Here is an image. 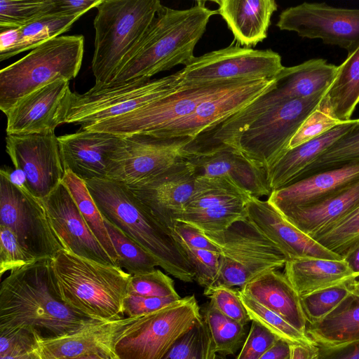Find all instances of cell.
<instances>
[{
    "mask_svg": "<svg viewBox=\"0 0 359 359\" xmlns=\"http://www.w3.org/2000/svg\"><path fill=\"white\" fill-rule=\"evenodd\" d=\"M93 320L59 298L52 259L13 270L1 283L0 330L24 328L46 339L74 332Z\"/></svg>",
    "mask_w": 359,
    "mask_h": 359,
    "instance_id": "obj_1",
    "label": "cell"
},
{
    "mask_svg": "<svg viewBox=\"0 0 359 359\" xmlns=\"http://www.w3.org/2000/svg\"><path fill=\"white\" fill-rule=\"evenodd\" d=\"M215 14L217 10L208 8L204 1L184 10L163 6L110 84L151 79L177 65L186 66L194 58L195 46Z\"/></svg>",
    "mask_w": 359,
    "mask_h": 359,
    "instance_id": "obj_2",
    "label": "cell"
},
{
    "mask_svg": "<svg viewBox=\"0 0 359 359\" xmlns=\"http://www.w3.org/2000/svg\"><path fill=\"white\" fill-rule=\"evenodd\" d=\"M85 182L104 219L150 253L165 271L183 282L195 280L194 269L171 229L127 186L108 179Z\"/></svg>",
    "mask_w": 359,
    "mask_h": 359,
    "instance_id": "obj_3",
    "label": "cell"
},
{
    "mask_svg": "<svg viewBox=\"0 0 359 359\" xmlns=\"http://www.w3.org/2000/svg\"><path fill=\"white\" fill-rule=\"evenodd\" d=\"M52 266L57 295L71 309L95 320L125 318L123 306L130 274L65 250L52 259Z\"/></svg>",
    "mask_w": 359,
    "mask_h": 359,
    "instance_id": "obj_4",
    "label": "cell"
},
{
    "mask_svg": "<svg viewBox=\"0 0 359 359\" xmlns=\"http://www.w3.org/2000/svg\"><path fill=\"white\" fill-rule=\"evenodd\" d=\"M163 5L158 0H102L93 21L95 88L110 84Z\"/></svg>",
    "mask_w": 359,
    "mask_h": 359,
    "instance_id": "obj_5",
    "label": "cell"
},
{
    "mask_svg": "<svg viewBox=\"0 0 359 359\" xmlns=\"http://www.w3.org/2000/svg\"><path fill=\"white\" fill-rule=\"evenodd\" d=\"M83 35L55 37L0 71V109L6 114L20 100L58 80L78 75L83 57Z\"/></svg>",
    "mask_w": 359,
    "mask_h": 359,
    "instance_id": "obj_6",
    "label": "cell"
},
{
    "mask_svg": "<svg viewBox=\"0 0 359 359\" xmlns=\"http://www.w3.org/2000/svg\"><path fill=\"white\" fill-rule=\"evenodd\" d=\"M194 295L137 317L117 334L114 352L119 359H163L201 318Z\"/></svg>",
    "mask_w": 359,
    "mask_h": 359,
    "instance_id": "obj_7",
    "label": "cell"
},
{
    "mask_svg": "<svg viewBox=\"0 0 359 359\" xmlns=\"http://www.w3.org/2000/svg\"><path fill=\"white\" fill-rule=\"evenodd\" d=\"M201 232L219 250L217 285L241 288L257 276L282 268L287 262L282 250L248 217L224 231Z\"/></svg>",
    "mask_w": 359,
    "mask_h": 359,
    "instance_id": "obj_8",
    "label": "cell"
},
{
    "mask_svg": "<svg viewBox=\"0 0 359 359\" xmlns=\"http://www.w3.org/2000/svg\"><path fill=\"white\" fill-rule=\"evenodd\" d=\"M180 70L155 79H138L72 93L65 123L81 126L133 111L181 87Z\"/></svg>",
    "mask_w": 359,
    "mask_h": 359,
    "instance_id": "obj_9",
    "label": "cell"
},
{
    "mask_svg": "<svg viewBox=\"0 0 359 359\" xmlns=\"http://www.w3.org/2000/svg\"><path fill=\"white\" fill-rule=\"evenodd\" d=\"M327 90L270 109L237 137L232 147L265 170L287 151L291 139Z\"/></svg>",
    "mask_w": 359,
    "mask_h": 359,
    "instance_id": "obj_10",
    "label": "cell"
},
{
    "mask_svg": "<svg viewBox=\"0 0 359 359\" xmlns=\"http://www.w3.org/2000/svg\"><path fill=\"white\" fill-rule=\"evenodd\" d=\"M0 225L9 229L36 260L53 259L64 250L41 201L27 188L13 184L5 167L0 170Z\"/></svg>",
    "mask_w": 359,
    "mask_h": 359,
    "instance_id": "obj_11",
    "label": "cell"
},
{
    "mask_svg": "<svg viewBox=\"0 0 359 359\" xmlns=\"http://www.w3.org/2000/svg\"><path fill=\"white\" fill-rule=\"evenodd\" d=\"M232 81L181 86L175 91L133 111L81 126L120 136L153 135L191 113L204 100L220 91Z\"/></svg>",
    "mask_w": 359,
    "mask_h": 359,
    "instance_id": "obj_12",
    "label": "cell"
},
{
    "mask_svg": "<svg viewBox=\"0 0 359 359\" xmlns=\"http://www.w3.org/2000/svg\"><path fill=\"white\" fill-rule=\"evenodd\" d=\"M284 66L271 50L231 43L194 58L181 72V86L240 80L273 79Z\"/></svg>",
    "mask_w": 359,
    "mask_h": 359,
    "instance_id": "obj_13",
    "label": "cell"
},
{
    "mask_svg": "<svg viewBox=\"0 0 359 359\" xmlns=\"http://www.w3.org/2000/svg\"><path fill=\"white\" fill-rule=\"evenodd\" d=\"M124 137L108 180L128 188L140 187L184 158L189 137H159L146 134Z\"/></svg>",
    "mask_w": 359,
    "mask_h": 359,
    "instance_id": "obj_14",
    "label": "cell"
},
{
    "mask_svg": "<svg viewBox=\"0 0 359 359\" xmlns=\"http://www.w3.org/2000/svg\"><path fill=\"white\" fill-rule=\"evenodd\" d=\"M276 26L303 38L319 39L346 50L348 54L359 46V8L304 2L283 11Z\"/></svg>",
    "mask_w": 359,
    "mask_h": 359,
    "instance_id": "obj_15",
    "label": "cell"
},
{
    "mask_svg": "<svg viewBox=\"0 0 359 359\" xmlns=\"http://www.w3.org/2000/svg\"><path fill=\"white\" fill-rule=\"evenodd\" d=\"M6 151L36 198H44L62 182L65 170L55 132L7 135Z\"/></svg>",
    "mask_w": 359,
    "mask_h": 359,
    "instance_id": "obj_16",
    "label": "cell"
},
{
    "mask_svg": "<svg viewBox=\"0 0 359 359\" xmlns=\"http://www.w3.org/2000/svg\"><path fill=\"white\" fill-rule=\"evenodd\" d=\"M275 81L273 79L233 81L204 100L189 115L150 135L194 138L250 104L273 87Z\"/></svg>",
    "mask_w": 359,
    "mask_h": 359,
    "instance_id": "obj_17",
    "label": "cell"
},
{
    "mask_svg": "<svg viewBox=\"0 0 359 359\" xmlns=\"http://www.w3.org/2000/svg\"><path fill=\"white\" fill-rule=\"evenodd\" d=\"M41 201L64 250L84 259L116 266L91 232L62 182Z\"/></svg>",
    "mask_w": 359,
    "mask_h": 359,
    "instance_id": "obj_18",
    "label": "cell"
},
{
    "mask_svg": "<svg viewBox=\"0 0 359 359\" xmlns=\"http://www.w3.org/2000/svg\"><path fill=\"white\" fill-rule=\"evenodd\" d=\"M72 91L69 81H54L20 100L5 115L7 135L55 132L65 123Z\"/></svg>",
    "mask_w": 359,
    "mask_h": 359,
    "instance_id": "obj_19",
    "label": "cell"
},
{
    "mask_svg": "<svg viewBox=\"0 0 359 359\" xmlns=\"http://www.w3.org/2000/svg\"><path fill=\"white\" fill-rule=\"evenodd\" d=\"M65 170L84 182L108 178L113 160L124 137L80 128L57 137Z\"/></svg>",
    "mask_w": 359,
    "mask_h": 359,
    "instance_id": "obj_20",
    "label": "cell"
},
{
    "mask_svg": "<svg viewBox=\"0 0 359 359\" xmlns=\"http://www.w3.org/2000/svg\"><path fill=\"white\" fill-rule=\"evenodd\" d=\"M196 179L194 168L182 158L144 184L129 189L172 231L192 195Z\"/></svg>",
    "mask_w": 359,
    "mask_h": 359,
    "instance_id": "obj_21",
    "label": "cell"
},
{
    "mask_svg": "<svg viewBox=\"0 0 359 359\" xmlns=\"http://www.w3.org/2000/svg\"><path fill=\"white\" fill-rule=\"evenodd\" d=\"M248 218L285 254L299 258L343 259L291 224L271 203L251 196L245 203Z\"/></svg>",
    "mask_w": 359,
    "mask_h": 359,
    "instance_id": "obj_22",
    "label": "cell"
},
{
    "mask_svg": "<svg viewBox=\"0 0 359 359\" xmlns=\"http://www.w3.org/2000/svg\"><path fill=\"white\" fill-rule=\"evenodd\" d=\"M337 72L338 66L322 58L284 67L276 76L273 86L257 99V105L266 111L281 103L311 97L327 90Z\"/></svg>",
    "mask_w": 359,
    "mask_h": 359,
    "instance_id": "obj_23",
    "label": "cell"
},
{
    "mask_svg": "<svg viewBox=\"0 0 359 359\" xmlns=\"http://www.w3.org/2000/svg\"><path fill=\"white\" fill-rule=\"evenodd\" d=\"M137 318L125 317L107 321L93 320L64 335L39 339L35 352L40 359H74L114 351L117 334Z\"/></svg>",
    "mask_w": 359,
    "mask_h": 359,
    "instance_id": "obj_24",
    "label": "cell"
},
{
    "mask_svg": "<svg viewBox=\"0 0 359 359\" xmlns=\"http://www.w3.org/2000/svg\"><path fill=\"white\" fill-rule=\"evenodd\" d=\"M184 159L193 165L196 177L228 178L255 198L269 196L271 193L265 170L234 148L225 147L208 154L189 156Z\"/></svg>",
    "mask_w": 359,
    "mask_h": 359,
    "instance_id": "obj_25",
    "label": "cell"
},
{
    "mask_svg": "<svg viewBox=\"0 0 359 359\" xmlns=\"http://www.w3.org/2000/svg\"><path fill=\"white\" fill-rule=\"evenodd\" d=\"M359 179V163L315 173L281 189L273 191L268 198L280 212L309 206L339 192Z\"/></svg>",
    "mask_w": 359,
    "mask_h": 359,
    "instance_id": "obj_26",
    "label": "cell"
},
{
    "mask_svg": "<svg viewBox=\"0 0 359 359\" xmlns=\"http://www.w3.org/2000/svg\"><path fill=\"white\" fill-rule=\"evenodd\" d=\"M239 290L306 333L307 322L301 297L284 273L277 270L267 271L253 278Z\"/></svg>",
    "mask_w": 359,
    "mask_h": 359,
    "instance_id": "obj_27",
    "label": "cell"
},
{
    "mask_svg": "<svg viewBox=\"0 0 359 359\" xmlns=\"http://www.w3.org/2000/svg\"><path fill=\"white\" fill-rule=\"evenodd\" d=\"M220 15L237 45L250 48L267 37L271 19L278 9L274 0H217Z\"/></svg>",
    "mask_w": 359,
    "mask_h": 359,
    "instance_id": "obj_28",
    "label": "cell"
},
{
    "mask_svg": "<svg viewBox=\"0 0 359 359\" xmlns=\"http://www.w3.org/2000/svg\"><path fill=\"white\" fill-rule=\"evenodd\" d=\"M357 120L343 122L328 132L285 151L277 161L265 170L271 191L294 182L303 170L346 134Z\"/></svg>",
    "mask_w": 359,
    "mask_h": 359,
    "instance_id": "obj_29",
    "label": "cell"
},
{
    "mask_svg": "<svg viewBox=\"0 0 359 359\" xmlns=\"http://www.w3.org/2000/svg\"><path fill=\"white\" fill-rule=\"evenodd\" d=\"M359 208V179L316 204L281 212L291 224L313 238Z\"/></svg>",
    "mask_w": 359,
    "mask_h": 359,
    "instance_id": "obj_30",
    "label": "cell"
},
{
    "mask_svg": "<svg viewBox=\"0 0 359 359\" xmlns=\"http://www.w3.org/2000/svg\"><path fill=\"white\" fill-rule=\"evenodd\" d=\"M284 274L300 297L357 279L344 259L299 258L287 261Z\"/></svg>",
    "mask_w": 359,
    "mask_h": 359,
    "instance_id": "obj_31",
    "label": "cell"
},
{
    "mask_svg": "<svg viewBox=\"0 0 359 359\" xmlns=\"http://www.w3.org/2000/svg\"><path fill=\"white\" fill-rule=\"evenodd\" d=\"M306 334L317 345L334 346L359 340V297L351 293L322 320L307 323Z\"/></svg>",
    "mask_w": 359,
    "mask_h": 359,
    "instance_id": "obj_32",
    "label": "cell"
},
{
    "mask_svg": "<svg viewBox=\"0 0 359 359\" xmlns=\"http://www.w3.org/2000/svg\"><path fill=\"white\" fill-rule=\"evenodd\" d=\"M325 99L336 119L340 122L351 120L359 103V46L338 66L337 76Z\"/></svg>",
    "mask_w": 359,
    "mask_h": 359,
    "instance_id": "obj_33",
    "label": "cell"
},
{
    "mask_svg": "<svg viewBox=\"0 0 359 359\" xmlns=\"http://www.w3.org/2000/svg\"><path fill=\"white\" fill-rule=\"evenodd\" d=\"M48 13L18 28V39L8 50L0 53L2 62L26 50H32L67 32L81 17Z\"/></svg>",
    "mask_w": 359,
    "mask_h": 359,
    "instance_id": "obj_34",
    "label": "cell"
},
{
    "mask_svg": "<svg viewBox=\"0 0 359 359\" xmlns=\"http://www.w3.org/2000/svg\"><path fill=\"white\" fill-rule=\"evenodd\" d=\"M251 196L225 177H196L184 211L204 210L226 203H246Z\"/></svg>",
    "mask_w": 359,
    "mask_h": 359,
    "instance_id": "obj_35",
    "label": "cell"
},
{
    "mask_svg": "<svg viewBox=\"0 0 359 359\" xmlns=\"http://www.w3.org/2000/svg\"><path fill=\"white\" fill-rule=\"evenodd\" d=\"M62 182L71 194L91 232L116 265L118 257L108 234L104 219L86 182L68 170H65Z\"/></svg>",
    "mask_w": 359,
    "mask_h": 359,
    "instance_id": "obj_36",
    "label": "cell"
},
{
    "mask_svg": "<svg viewBox=\"0 0 359 359\" xmlns=\"http://www.w3.org/2000/svg\"><path fill=\"white\" fill-rule=\"evenodd\" d=\"M201 315L209 330L215 353L232 355L243 346L247 337L245 325L226 316L210 302L203 308Z\"/></svg>",
    "mask_w": 359,
    "mask_h": 359,
    "instance_id": "obj_37",
    "label": "cell"
},
{
    "mask_svg": "<svg viewBox=\"0 0 359 359\" xmlns=\"http://www.w3.org/2000/svg\"><path fill=\"white\" fill-rule=\"evenodd\" d=\"M355 163H359V118L346 134L309 165L296 181L315 173Z\"/></svg>",
    "mask_w": 359,
    "mask_h": 359,
    "instance_id": "obj_38",
    "label": "cell"
},
{
    "mask_svg": "<svg viewBox=\"0 0 359 359\" xmlns=\"http://www.w3.org/2000/svg\"><path fill=\"white\" fill-rule=\"evenodd\" d=\"M104 221L118 257V267L133 276L151 271L158 266L157 261L150 253L109 222Z\"/></svg>",
    "mask_w": 359,
    "mask_h": 359,
    "instance_id": "obj_39",
    "label": "cell"
},
{
    "mask_svg": "<svg viewBox=\"0 0 359 359\" xmlns=\"http://www.w3.org/2000/svg\"><path fill=\"white\" fill-rule=\"evenodd\" d=\"M245 203H230L204 210L184 211L177 221L190 224L203 232L224 231L248 217Z\"/></svg>",
    "mask_w": 359,
    "mask_h": 359,
    "instance_id": "obj_40",
    "label": "cell"
},
{
    "mask_svg": "<svg viewBox=\"0 0 359 359\" xmlns=\"http://www.w3.org/2000/svg\"><path fill=\"white\" fill-rule=\"evenodd\" d=\"M242 303L250 318L266 328L279 339L290 344L316 345L306 333L302 332L280 316L246 296L240 290Z\"/></svg>",
    "mask_w": 359,
    "mask_h": 359,
    "instance_id": "obj_41",
    "label": "cell"
},
{
    "mask_svg": "<svg viewBox=\"0 0 359 359\" xmlns=\"http://www.w3.org/2000/svg\"><path fill=\"white\" fill-rule=\"evenodd\" d=\"M312 238L344 259L359 245V208Z\"/></svg>",
    "mask_w": 359,
    "mask_h": 359,
    "instance_id": "obj_42",
    "label": "cell"
},
{
    "mask_svg": "<svg viewBox=\"0 0 359 359\" xmlns=\"http://www.w3.org/2000/svg\"><path fill=\"white\" fill-rule=\"evenodd\" d=\"M55 0L0 1L1 31L17 29L52 13Z\"/></svg>",
    "mask_w": 359,
    "mask_h": 359,
    "instance_id": "obj_43",
    "label": "cell"
},
{
    "mask_svg": "<svg viewBox=\"0 0 359 359\" xmlns=\"http://www.w3.org/2000/svg\"><path fill=\"white\" fill-rule=\"evenodd\" d=\"M215 353L209 330L201 316L163 359H212Z\"/></svg>",
    "mask_w": 359,
    "mask_h": 359,
    "instance_id": "obj_44",
    "label": "cell"
},
{
    "mask_svg": "<svg viewBox=\"0 0 359 359\" xmlns=\"http://www.w3.org/2000/svg\"><path fill=\"white\" fill-rule=\"evenodd\" d=\"M348 284H342L302 296L307 323L318 322L334 311L350 294Z\"/></svg>",
    "mask_w": 359,
    "mask_h": 359,
    "instance_id": "obj_45",
    "label": "cell"
},
{
    "mask_svg": "<svg viewBox=\"0 0 359 359\" xmlns=\"http://www.w3.org/2000/svg\"><path fill=\"white\" fill-rule=\"evenodd\" d=\"M341 123L332 114L324 96L318 106L304 120L292 137L287 150L328 132Z\"/></svg>",
    "mask_w": 359,
    "mask_h": 359,
    "instance_id": "obj_46",
    "label": "cell"
},
{
    "mask_svg": "<svg viewBox=\"0 0 359 359\" xmlns=\"http://www.w3.org/2000/svg\"><path fill=\"white\" fill-rule=\"evenodd\" d=\"M128 294L151 297H180L174 281L161 270H154L130 276Z\"/></svg>",
    "mask_w": 359,
    "mask_h": 359,
    "instance_id": "obj_47",
    "label": "cell"
},
{
    "mask_svg": "<svg viewBox=\"0 0 359 359\" xmlns=\"http://www.w3.org/2000/svg\"><path fill=\"white\" fill-rule=\"evenodd\" d=\"M180 245L194 269L197 283L205 288L217 285L219 278L220 253Z\"/></svg>",
    "mask_w": 359,
    "mask_h": 359,
    "instance_id": "obj_48",
    "label": "cell"
},
{
    "mask_svg": "<svg viewBox=\"0 0 359 359\" xmlns=\"http://www.w3.org/2000/svg\"><path fill=\"white\" fill-rule=\"evenodd\" d=\"M204 294L210 299V303L226 316L243 325L250 320L238 290L218 284L205 288Z\"/></svg>",
    "mask_w": 359,
    "mask_h": 359,
    "instance_id": "obj_49",
    "label": "cell"
},
{
    "mask_svg": "<svg viewBox=\"0 0 359 359\" xmlns=\"http://www.w3.org/2000/svg\"><path fill=\"white\" fill-rule=\"evenodd\" d=\"M36 260L29 255L18 242L13 233L7 227L0 225V274L13 271Z\"/></svg>",
    "mask_w": 359,
    "mask_h": 359,
    "instance_id": "obj_50",
    "label": "cell"
},
{
    "mask_svg": "<svg viewBox=\"0 0 359 359\" xmlns=\"http://www.w3.org/2000/svg\"><path fill=\"white\" fill-rule=\"evenodd\" d=\"M278 340L266 328L252 321L250 332L236 359H259Z\"/></svg>",
    "mask_w": 359,
    "mask_h": 359,
    "instance_id": "obj_51",
    "label": "cell"
},
{
    "mask_svg": "<svg viewBox=\"0 0 359 359\" xmlns=\"http://www.w3.org/2000/svg\"><path fill=\"white\" fill-rule=\"evenodd\" d=\"M182 297H151L128 294L124 299L123 311L125 317L133 318L158 311Z\"/></svg>",
    "mask_w": 359,
    "mask_h": 359,
    "instance_id": "obj_52",
    "label": "cell"
},
{
    "mask_svg": "<svg viewBox=\"0 0 359 359\" xmlns=\"http://www.w3.org/2000/svg\"><path fill=\"white\" fill-rule=\"evenodd\" d=\"M172 232L176 241L180 244L191 248L219 252V250L215 244L209 241L199 229L190 224L177 221Z\"/></svg>",
    "mask_w": 359,
    "mask_h": 359,
    "instance_id": "obj_53",
    "label": "cell"
},
{
    "mask_svg": "<svg viewBox=\"0 0 359 359\" xmlns=\"http://www.w3.org/2000/svg\"><path fill=\"white\" fill-rule=\"evenodd\" d=\"M317 346V359H359V340L334 346Z\"/></svg>",
    "mask_w": 359,
    "mask_h": 359,
    "instance_id": "obj_54",
    "label": "cell"
},
{
    "mask_svg": "<svg viewBox=\"0 0 359 359\" xmlns=\"http://www.w3.org/2000/svg\"><path fill=\"white\" fill-rule=\"evenodd\" d=\"M102 0H55L52 13L60 15H83L93 8H96Z\"/></svg>",
    "mask_w": 359,
    "mask_h": 359,
    "instance_id": "obj_55",
    "label": "cell"
},
{
    "mask_svg": "<svg viewBox=\"0 0 359 359\" xmlns=\"http://www.w3.org/2000/svg\"><path fill=\"white\" fill-rule=\"evenodd\" d=\"M318 347L317 345L306 346L301 344L290 345L289 359H317Z\"/></svg>",
    "mask_w": 359,
    "mask_h": 359,
    "instance_id": "obj_56",
    "label": "cell"
},
{
    "mask_svg": "<svg viewBox=\"0 0 359 359\" xmlns=\"http://www.w3.org/2000/svg\"><path fill=\"white\" fill-rule=\"evenodd\" d=\"M290 344L285 341L278 340L266 351L259 359H289Z\"/></svg>",
    "mask_w": 359,
    "mask_h": 359,
    "instance_id": "obj_57",
    "label": "cell"
},
{
    "mask_svg": "<svg viewBox=\"0 0 359 359\" xmlns=\"http://www.w3.org/2000/svg\"><path fill=\"white\" fill-rule=\"evenodd\" d=\"M350 269L359 278V245L344 259Z\"/></svg>",
    "mask_w": 359,
    "mask_h": 359,
    "instance_id": "obj_58",
    "label": "cell"
},
{
    "mask_svg": "<svg viewBox=\"0 0 359 359\" xmlns=\"http://www.w3.org/2000/svg\"><path fill=\"white\" fill-rule=\"evenodd\" d=\"M76 359H119L114 351L100 353Z\"/></svg>",
    "mask_w": 359,
    "mask_h": 359,
    "instance_id": "obj_59",
    "label": "cell"
},
{
    "mask_svg": "<svg viewBox=\"0 0 359 359\" xmlns=\"http://www.w3.org/2000/svg\"><path fill=\"white\" fill-rule=\"evenodd\" d=\"M351 293L359 297V278L348 284Z\"/></svg>",
    "mask_w": 359,
    "mask_h": 359,
    "instance_id": "obj_60",
    "label": "cell"
},
{
    "mask_svg": "<svg viewBox=\"0 0 359 359\" xmlns=\"http://www.w3.org/2000/svg\"><path fill=\"white\" fill-rule=\"evenodd\" d=\"M224 355L220 353L218 354L217 353H216L212 359H226V358Z\"/></svg>",
    "mask_w": 359,
    "mask_h": 359,
    "instance_id": "obj_61",
    "label": "cell"
},
{
    "mask_svg": "<svg viewBox=\"0 0 359 359\" xmlns=\"http://www.w3.org/2000/svg\"><path fill=\"white\" fill-rule=\"evenodd\" d=\"M38 359H40L39 358H38Z\"/></svg>",
    "mask_w": 359,
    "mask_h": 359,
    "instance_id": "obj_62",
    "label": "cell"
},
{
    "mask_svg": "<svg viewBox=\"0 0 359 359\" xmlns=\"http://www.w3.org/2000/svg\"><path fill=\"white\" fill-rule=\"evenodd\" d=\"M74 359H76V358H74Z\"/></svg>",
    "mask_w": 359,
    "mask_h": 359,
    "instance_id": "obj_63",
    "label": "cell"
}]
</instances>
